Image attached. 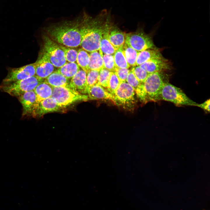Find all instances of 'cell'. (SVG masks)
Segmentation results:
<instances>
[{
	"mask_svg": "<svg viewBox=\"0 0 210 210\" xmlns=\"http://www.w3.org/2000/svg\"><path fill=\"white\" fill-rule=\"evenodd\" d=\"M61 108L55 100L51 97L37 102L32 116L40 117L48 113L58 111Z\"/></svg>",
	"mask_w": 210,
	"mask_h": 210,
	"instance_id": "11",
	"label": "cell"
},
{
	"mask_svg": "<svg viewBox=\"0 0 210 210\" xmlns=\"http://www.w3.org/2000/svg\"><path fill=\"white\" fill-rule=\"evenodd\" d=\"M52 87L44 81L39 84L34 90L37 102L52 97Z\"/></svg>",
	"mask_w": 210,
	"mask_h": 210,
	"instance_id": "20",
	"label": "cell"
},
{
	"mask_svg": "<svg viewBox=\"0 0 210 210\" xmlns=\"http://www.w3.org/2000/svg\"><path fill=\"white\" fill-rule=\"evenodd\" d=\"M35 63L22 66L11 68L2 83H7L23 80L35 75Z\"/></svg>",
	"mask_w": 210,
	"mask_h": 210,
	"instance_id": "10",
	"label": "cell"
},
{
	"mask_svg": "<svg viewBox=\"0 0 210 210\" xmlns=\"http://www.w3.org/2000/svg\"><path fill=\"white\" fill-rule=\"evenodd\" d=\"M164 59L158 49H148L139 52L136 60V65L140 66L146 62L153 59Z\"/></svg>",
	"mask_w": 210,
	"mask_h": 210,
	"instance_id": "17",
	"label": "cell"
},
{
	"mask_svg": "<svg viewBox=\"0 0 210 210\" xmlns=\"http://www.w3.org/2000/svg\"><path fill=\"white\" fill-rule=\"evenodd\" d=\"M52 38L66 46L77 47L80 45L81 36L80 27L76 25H65L48 30Z\"/></svg>",
	"mask_w": 210,
	"mask_h": 210,
	"instance_id": "3",
	"label": "cell"
},
{
	"mask_svg": "<svg viewBox=\"0 0 210 210\" xmlns=\"http://www.w3.org/2000/svg\"><path fill=\"white\" fill-rule=\"evenodd\" d=\"M43 53L55 67L60 68L66 61L64 53L59 46L47 36L44 37Z\"/></svg>",
	"mask_w": 210,
	"mask_h": 210,
	"instance_id": "8",
	"label": "cell"
},
{
	"mask_svg": "<svg viewBox=\"0 0 210 210\" xmlns=\"http://www.w3.org/2000/svg\"><path fill=\"white\" fill-rule=\"evenodd\" d=\"M52 97L61 107H65L80 100L89 99L87 94H80L69 87H53Z\"/></svg>",
	"mask_w": 210,
	"mask_h": 210,
	"instance_id": "7",
	"label": "cell"
},
{
	"mask_svg": "<svg viewBox=\"0 0 210 210\" xmlns=\"http://www.w3.org/2000/svg\"><path fill=\"white\" fill-rule=\"evenodd\" d=\"M111 72L105 68L100 71L97 84L104 88H107Z\"/></svg>",
	"mask_w": 210,
	"mask_h": 210,
	"instance_id": "29",
	"label": "cell"
},
{
	"mask_svg": "<svg viewBox=\"0 0 210 210\" xmlns=\"http://www.w3.org/2000/svg\"><path fill=\"white\" fill-rule=\"evenodd\" d=\"M109 28L103 34L100 43V50L103 54L113 55L117 49L111 44L108 38Z\"/></svg>",
	"mask_w": 210,
	"mask_h": 210,
	"instance_id": "23",
	"label": "cell"
},
{
	"mask_svg": "<svg viewBox=\"0 0 210 210\" xmlns=\"http://www.w3.org/2000/svg\"><path fill=\"white\" fill-rule=\"evenodd\" d=\"M139 66L149 74L162 72L170 68L169 63L165 59L152 60L143 63Z\"/></svg>",
	"mask_w": 210,
	"mask_h": 210,
	"instance_id": "15",
	"label": "cell"
},
{
	"mask_svg": "<svg viewBox=\"0 0 210 210\" xmlns=\"http://www.w3.org/2000/svg\"><path fill=\"white\" fill-rule=\"evenodd\" d=\"M130 71L129 68L123 69L116 67L114 72L121 82L126 81L127 78Z\"/></svg>",
	"mask_w": 210,
	"mask_h": 210,
	"instance_id": "34",
	"label": "cell"
},
{
	"mask_svg": "<svg viewBox=\"0 0 210 210\" xmlns=\"http://www.w3.org/2000/svg\"><path fill=\"white\" fill-rule=\"evenodd\" d=\"M17 98L22 107V117L32 116L37 102L34 90L26 92Z\"/></svg>",
	"mask_w": 210,
	"mask_h": 210,
	"instance_id": "12",
	"label": "cell"
},
{
	"mask_svg": "<svg viewBox=\"0 0 210 210\" xmlns=\"http://www.w3.org/2000/svg\"><path fill=\"white\" fill-rule=\"evenodd\" d=\"M131 71L141 83L144 82L149 74L139 66L133 67Z\"/></svg>",
	"mask_w": 210,
	"mask_h": 210,
	"instance_id": "31",
	"label": "cell"
},
{
	"mask_svg": "<svg viewBox=\"0 0 210 210\" xmlns=\"http://www.w3.org/2000/svg\"><path fill=\"white\" fill-rule=\"evenodd\" d=\"M103 62L104 68L111 72H114L116 68L113 55L103 54L100 50Z\"/></svg>",
	"mask_w": 210,
	"mask_h": 210,
	"instance_id": "28",
	"label": "cell"
},
{
	"mask_svg": "<svg viewBox=\"0 0 210 210\" xmlns=\"http://www.w3.org/2000/svg\"><path fill=\"white\" fill-rule=\"evenodd\" d=\"M123 48L125 59L130 66H136V60L139 52L129 46L125 43Z\"/></svg>",
	"mask_w": 210,
	"mask_h": 210,
	"instance_id": "24",
	"label": "cell"
},
{
	"mask_svg": "<svg viewBox=\"0 0 210 210\" xmlns=\"http://www.w3.org/2000/svg\"><path fill=\"white\" fill-rule=\"evenodd\" d=\"M113 56L116 67L124 69L130 67L125 59L123 47L116 51Z\"/></svg>",
	"mask_w": 210,
	"mask_h": 210,
	"instance_id": "26",
	"label": "cell"
},
{
	"mask_svg": "<svg viewBox=\"0 0 210 210\" xmlns=\"http://www.w3.org/2000/svg\"><path fill=\"white\" fill-rule=\"evenodd\" d=\"M125 43L139 52L156 49L151 38L142 32L126 34Z\"/></svg>",
	"mask_w": 210,
	"mask_h": 210,
	"instance_id": "9",
	"label": "cell"
},
{
	"mask_svg": "<svg viewBox=\"0 0 210 210\" xmlns=\"http://www.w3.org/2000/svg\"><path fill=\"white\" fill-rule=\"evenodd\" d=\"M99 72L96 70H89L86 73V82L88 88L97 84Z\"/></svg>",
	"mask_w": 210,
	"mask_h": 210,
	"instance_id": "30",
	"label": "cell"
},
{
	"mask_svg": "<svg viewBox=\"0 0 210 210\" xmlns=\"http://www.w3.org/2000/svg\"><path fill=\"white\" fill-rule=\"evenodd\" d=\"M44 80V79L35 75L20 80L7 83H2L0 85V90L17 97L26 92L33 90L37 85Z\"/></svg>",
	"mask_w": 210,
	"mask_h": 210,
	"instance_id": "4",
	"label": "cell"
},
{
	"mask_svg": "<svg viewBox=\"0 0 210 210\" xmlns=\"http://www.w3.org/2000/svg\"><path fill=\"white\" fill-rule=\"evenodd\" d=\"M159 100L169 102L178 106H196L197 104L189 98L180 88L167 82L164 84L160 92Z\"/></svg>",
	"mask_w": 210,
	"mask_h": 210,
	"instance_id": "5",
	"label": "cell"
},
{
	"mask_svg": "<svg viewBox=\"0 0 210 210\" xmlns=\"http://www.w3.org/2000/svg\"><path fill=\"white\" fill-rule=\"evenodd\" d=\"M80 68L75 62H66L57 71L68 79L71 78L79 70Z\"/></svg>",
	"mask_w": 210,
	"mask_h": 210,
	"instance_id": "22",
	"label": "cell"
},
{
	"mask_svg": "<svg viewBox=\"0 0 210 210\" xmlns=\"http://www.w3.org/2000/svg\"><path fill=\"white\" fill-rule=\"evenodd\" d=\"M87 95L89 99L113 100V95L107 89L98 84L89 88Z\"/></svg>",
	"mask_w": 210,
	"mask_h": 210,
	"instance_id": "16",
	"label": "cell"
},
{
	"mask_svg": "<svg viewBox=\"0 0 210 210\" xmlns=\"http://www.w3.org/2000/svg\"><path fill=\"white\" fill-rule=\"evenodd\" d=\"M166 82L162 72L149 74L144 82L135 90L136 94L139 100L144 103L158 101L160 92Z\"/></svg>",
	"mask_w": 210,
	"mask_h": 210,
	"instance_id": "2",
	"label": "cell"
},
{
	"mask_svg": "<svg viewBox=\"0 0 210 210\" xmlns=\"http://www.w3.org/2000/svg\"><path fill=\"white\" fill-rule=\"evenodd\" d=\"M135 92L126 81L121 82L114 94L112 102L128 111L133 110L135 105Z\"/></svg>",
	"mask_w": 210,
	"mask_h": 210,
	"instance_id": "6",
	"label": "cell"
},
{
	"mask_svg": "<svg viewBox=\"0 0 210 210\" xmlns=\"http://www.w3.org/2000/svg\"><path fill=\"white\" fill-rule=\"evenodd\" d=\"M126 34L117 29L113 30L108 34V38L111 44L117 50L122 47L125 43Z\"/></svg>",
	"mask_w": 210,
	"mask_h": 210,
	"instance_id": "19",
	"label": "cell"
},
{
	"mask_svg": "<svg viewBox=\"0 0 210 210\" xmlns=\"http://www.w3.org/2000/svg\"><path fill=\"white\" fill-rule=\"evenodd\" d=\"M210 99H209L205 101L203 103L200 104H197L196 106L200 107L205 111L210 112Z\"/></svg>",
	"mask_w": 210,
	"mask_h": 210,
	"instance_id": "35",
	"label": "cell"
},
{
	"mask_svg": "<svg viewBox=\"0 0 210 210\" xmlns=\"http://www.w3.org/2000/svg\"><path fill=\"white\" fill-rule=\"evenodd\" d=\"M96 20H86L80 27L81 36L80 46L86 51L99 50L100 41L104 32L109 27Z\"/></svg>",
	"mask_w": 210,
	"mask_h": 210,
	"instance_id": "1",
	"label": "cell"
},
{
	"mask_svg": "<svg viewBox=\"0 0 210 210\" xmlns=\"http://www.w3.org/2000/svg\"><path fill=\"white\" fill-rule=\"evenodd\" d=\"M120 81L114 72H111L107 88L108 91L113 95L118 88Z\"/></svg>",
	"mask_w": 210,
	"mask_h": 210,
	"instance_id": "27",
	"label": "cell"
},
{
	"mask_svg": "<svg viewBox=\"0 0 210 210\" xmlns=\"http://www.w3.org/2000/svg\"><path fill=\"white\" fill-rule=\"evenodd\" d=\"M76 61L79 66L86 73L89 70L88 68L89 54L83 48L78 50Z\"/></svg>",
	"mask_w": 210,
	"mask_h": 210,
	"instance_id": "25",
	"label": "cell"
},
{
	"mask_svg": "<svg viewBox=\"0 0 210 210\" xmlns=\"http://www.w3.org/2000/svg\"><path fill=\"white\" fill-rule=\"evenodd\" d=\"M44 79V81L48 83L53 87H69L70 81L69 79L59 73L57 71L53 72Z\"/></svg>",
	"mask_w": 210,
	"mask_h": 210,
	"instance_id": "18",
	"label": "cell"
},
{
	"mask_svg": "<svg viewBox=\"0 0 210 210\" xmlns=\"http://www.w3.org/2000/svg\"><path fill=\"white\" fill-rule=\"evenodd\" d=\"M61 47L63 50L66 60L68 62H75L76 61L78 52L75 49Z\"/></svg>",
	"mask_w": 210,
	"mask_h": 210,
	"instance_id": "32",
	"label": "cell"
},
{
	"mask_svg": "<svg viewBox=\"0 0 210 210\" xmlns=\"http://www.w3.org/2000/svg\"><path fill=\"white\" fill-rule=\"evenodd\" d=\"M126 82L134 89L135 91L141 83L130 70L127 76Z\"/></svg>",
	"mask_w": 210,
	"mask_h": 210,
	"instance_id": "33",
	"label": "cell"
},
{
	"mask_svg": "<svg viewBox=\"0 0 210 210\" xmlns=\"http://www.w3.org/2000/svg\"><path fill=\"white\" fill-rule=\"evenodd\" d=\"M35 63V75L41 78L44 79L54 72L55 67L44 54Z\"/></svg>",
	"mask_w": 210,
	"mask_h": 210,
	"instance_id": "14",
	"label": "cell"
},
{
	"mask_svg": "<svg viewBox=\"0 0 210 210\" xmlns=\"http://www.w3.org/2000/svg\"><path fill=\"white\" fill-rule=\"evenodd\" d=\"M104 68L103 59L99 50L90 52L89 54V70L99 71Z\"/></svg>",
	"mask_w": 210,
	"mask_h": 210,
	"instance_id": "21",
	"label": "cell"
},
{
	"mask_svg": "<svg viewBox=\"0 0 210 210\" xmlns=\"http://www.w3.org/2000/svg\"><path fill=\"white\" fill-rule=\"evenodd\" d=\"M86 75L84 71L80 69L70 81L69 87L80 94H87L88 88Z\"/></svg>",
	"mask_w": 210,
	"mask_h": 210,
	"instance_id": "13",
	"label": "cell"
}]
</instances>
